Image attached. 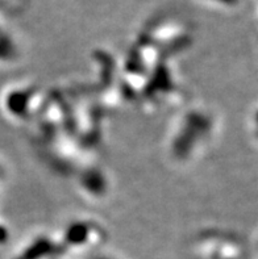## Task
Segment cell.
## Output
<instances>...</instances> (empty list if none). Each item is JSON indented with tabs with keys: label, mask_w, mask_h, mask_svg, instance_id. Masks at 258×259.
Returning a JSON list of instances; mask_svg holds the SVG:
<instances>
[{
	"label": "cell",
	"mask_w": 258,
	"mask_h": 259,
	"mask_svg": "<svg viewBox=\"0 0 258 259\" xmlns=\"http://www.w3.org/2000/svg\"><path fill=\"white\" fill-rule=\"evenodd\" d=\"M39 100L41 94L33 87H15L4 94L3 108L12 118L25 120L39 112Z\"/></svg>",
	"instance_id": "7a4b0ae2"
},
{
	"label": "cell",
	"mask_w": 258,
	"mask_h": 259,
	"mask_svg": "<svg viewBox=\"0 0 258 259\" xmlns=\"http://www.w3.org/2000/svg\"><path fill=\"white\" fill-rule=\"evenodd\" d=\"M19 57L16 42L8 30L0 24V62H12Z\"/></svg>",
	"instance_id": "3957f363"
},
{
	"label": "cell",
	"mask_w": 258,
	"mask_h": 259,
	"mask_svg": "<svg viewBox=\"0 0 258 259\" xmlns=\"http://www.w3.org/2000/svg\"><path fill=\"white\" fill-rule=\"evenodd\" d=\"M104 238L105 232L99 224L79 220L69 224L63 230L61 246H69V249H90L100 245Z\"/></svg>",
	"instance_id": "6da1fadb"
},
{
	"label": "cell",
	"mask_w": 258,
	"mask_h": 259,
	"mask_svg": "<svg viewBox=\"0 0 258 259\" xmlns=\"http://www.w3.org/2000/svg\"><path fill=\"white\" fill-rule=\"evenodd\" d=\"M199 2L208 7L216 8V10L223 11L236 10V8H239L242 3V0H199Z\"/></svg>",
	"instance_id": "277c9868"
},
{
	"label": "cell",
	"mask_w": 258,
	"mask_h": 259,
	"mask_svg": "<svg viewBox=\"0 0 258 259\" xmlns=\"http://www.w3.org/2000/svg\"><path fill=\"white\" fill-rule=\"evenodd\" d=\"M26 0H0V3L2 4H8V7L11 8H19V7H23L25 4Z\"/></svg>",
	"instance_id": "5b68a950"
}]
</instances>
